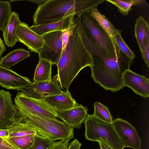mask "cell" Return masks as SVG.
Listing matches in <instances>:
<instances>
[{"label": "cell", "instance_id": "1", "mask_svg": "<svg viewBox=\"0 0 149 149\" xmlns=\"http://www.w3.org/2000/svg\"><path fill=\"white\" fill-rule=\"evenodd\" d=\"M94 55L92 49L82 39L76 29L56 65L58 73L52 80L60 88L69 91L79 72L84 68L92 65Z\"/></svg>", "mask_w": 149, "mask_h": 149}, {"label": "cell", "instance_id": "2", "mask_svg": "<svg viewBox=\"0 0 149 149\" xmlns=\"http://www.w3.org/2000/svg\"><path fill=\"white\" fill-rule=\"evenodd\" d=\"M79 23L76 29L81 38L92 49L94 55L111 58L121 52L113 40L92 16L91 10L84 11L77 17Z\"/></svg>", "mask_w": 149, "mask_h": 149}, {"label": "cell", "instance_id": "3", "mask_svg": "<svg viewBox=\"0 0 149 149\" xmlns=\"http://www.w3.org/2000/svg\"><path fill=\"white\" fill-rule=\"evenodd\" d=\"M105 0H46L39 5L33 16L34 25L61 21L72 15L97 8Z\"/></svg>", "mask_w": 149, "mask_h": 149}, {"label": "cell", "instance_id": "4", "mask_svg": "<svg viewBox=\"0 0 149 149\" xmlns=\"http://www.w3.org/2000/svg\"><path fill=\"white\" fill-rule=\"evenodd\" d=\"M133 61L122 52L111 58L94 55L93 63L90 67L91 76L96 83L105 89L113 92L118 91L124 87L123 75L126 70L130 69Z\"/></svg>", "mask_w": 149, "mask_h": 149}, {"label": "cell", "instance_id": "5", "mask_svg": "<svg viewBox=\"0 0 149 149\" xmlns=\"http://www.w3.org/2000/svg\"><path fill=\"white\" fill-rule=\"evenodd\" d=\"M25 122L35 128L37 134L54 141L58 140L70 139L74 137V129L63 122L30 113L20 112Z\"/></svg>", "mask_w": 149, "mask_h": 149}, {"label": "cell", "instance_id": "6", "mask_svg": "<svg viewBox=\"0 0 149 149\" xmlns=\"http://www.w3.org/2000/svg\"><path fill=\"white\" fill-rule=\"evenodd\" d=\"M84 124L85 136L87 140L103 142L113 149H124L112 123L102 120L93 114H88Z\"/></svg>", "mask_w": 149, "mask_h": 149}, {"label": "cell", "instance_id": "7", "mask_svg": "<svg viewBox=\"0 0 149 149\" xmlns=\"http://www.w3.org/2000/svg\"><path fill=\"white\" fill-rule=\"evenodd\" d=\"M15 104L20 112H28L47 118L57 119L56 110L44 100L28 97L21 92H18L14 99Z\"/></svg>", "mask_w": 149, "mask_h": 149}, {"label": "cell", "instance_id": "8", "mask_svg": "<svg viewBox=\"0 0 149 149\" xmlns=\"http://www.w3.org/2000/svg\"><path fill=\"white\" fill-rule=\"evenodd\" d=\"M8 92L0 90V129L8 130L14 124L23 122V118Z\"/></svg>", "mask_w": 149, "mask_h": 149}, {"label": "cell", "instance_id": "9", "mask_svg": "<svg viewBox=\"0 0 149 149\" xmlns=\"http://www.w3.org/2000/svg\"><path fill=\"white\" fill-rule=\"evenodd\" d=\"M62 31H56L42 36L44 42L38 53L39 60L44 59L57 65L62 54Z\"/></svg>", "mask_w": 149, "mask_h": 149}, {"label": "cell", "instance_id": "10", "mask_svg": "<svg viewBox=\"0 0 149 149\" xmlns=\"http://www.w3.org/2000/svg\"><path fill=\"white\" fill-rule=\"evenodd\" d=\"M112 124L124 147L141 148V139L132 125L120 118L115 119Z\"/></svg>", "mask_w": 149, "mask_h": 149}, {"label": "cell", "instance_id": "11", "mask_svg": "<svg viewBox=\"0 0 149 149\" xmlns=\"http://www.w3.org/2000/svg\"><path fill=\"white\" fill-rule=\"evenodd\" d=\"M63 91L54 81L33 82L23 88L22 93L27 96L36 99L44 100L48 97L62 93Z\"/></svg>", "mask_w": 149, "mask_h": 149}, {"label": "cell", "instance_id": "12", "mask_svg": "<svg viewBox=\"0 0 149 149\" xmlns=\"http://www.w3.org/2000/svg\"><path fill=\"white\" fill-rule=\"evenodd\" d=\"M32 82L27 77L0 65V86L1 87L8 89L22 91Z\"/></svg>", "mask_w": 149, "mask_h": 149}, {"label": "cell", "instance_id": "13", "mask_svg": "<svg viewBox=\"0 0 149 149\" xmlns=\"http://www.w3.org/2000/svg\"><path fill=\"white\" fill-rule=\"evenodd\" d=\"M17 34L18 41L31 52L38 53L39 52L44 42L43 38L31 30L27 24L21 22L18 27Z\"/></svg>", "mask_w": 149, "mask_h": 149}, {"label": "cell", "instance_id": "14", "mask_svg": "<svg viewBox=\"0 0 149 149\" xmlns=\"http://www.w3.org/2000/svg\"><path fill=\"white\" fill-rule=\"evenodd\" d=\"M123 78L124 86L130 88L136 94L144 98L149 97V78L134 73L130 69L125 72Z\"/></svg>", "mask_w": 149, "mask_h": 149}, {"label": "cell", "instance_id": "15", "mask_svg": "<svg viewBox=\"0 0 149 149\" xmlns=\"http://www.w3.org/2000/svg\"><path fill=\"white\" fill-rule=\"evenodd\" d=\"M56 111L58 118L73 129L80 128L88 114L87 108L81 104L69 109Z\"/></svg>", "mask_w": 149, "mask_h": 149}, {"label": "cell", "instance_id": "16", "mask_svg": "<svg viewBox=\"0 0 149 149\" xmlns=\"http://www.w3.org/2000/svg\"><path fill=\"white\" fill-rule=\"evenodd\" d=\"M44 100L55 109L58 111L69 109L79 105L72 97L69 91H63L61 94L47 97Z\"/></svg>", "mask_w": 149, "mask_h": 149}, {"label": "cell", "instance_id": "17", "mask_svg": "<svg viewBox=\"0 0 149 149\" xmlns=\"http://www.w3.org/2000/svg\"><path fill=\"white\" fill-rule=\"evenodd\" d=\"M74 15H72L59 22L33 25L29 27L35 32L41 36L51 32L62 31L74 24Z\"/></svg>", "mask_w": 149, "mask_h": 149}, {"label": "cell", "instance_id": "18", "mask_svg": "<svg viewBox=\"0 0 149 149\" xmlns=\"http://www.w3.org/2000/svg\"><path fill=\"white\" fill-rule=\"evenodd\" d=\"M21 22L18 14L16 12H12L2 31L5 43L8 47H13L18 41L17 32L19 25Z\"/></svg>", "mask_w": 149, "mask_h": 149}, {"label": "cell", "instance_id": "19", "mask_svg": "<svg viewBox=\"0 0 149 149\" xmlns=\"http://www.w3.org/2000/svg\"><path fill=\"white\" fill-rule=\"evenodd\" d=\"M135 36L140 52L149 44V25L141 15L136 20L134 28Z\"/></svg>", "mask_w": 149, "mask_h": 149}, {"label": "cell", "instance_id": "20", "mask_svg": "<svg viewBox=\"0 0 149 149\" xmlns=\"http://www.w3.org/2000/svg\"><path fill=\"white\" fill-rule=\"evenodd\" d=\"M30 56L29 52L23 49L14 50L1 58L0 65L11 68V67Z\"/></svg>", "mask_w": 149, "mask_h": 149}, {"label": "cell", "instance_id": "21", "mask_svg": "<svg viewBox=\"0 0 149 149\" xmlns=\"http://www.w3.org/2000/svg\"><path fill=\"white\" fill-rule=\"evenodd\" d=\"M52 64L44 59L39 60L35 70L33 82L51 81Z\"/></svg>", "mask_w": 149, "mask_h": 149}, {"label": "cell", "instance_id": "22", "mask_svg": "<svg viewBox=\"0 0 149 149\" xmlns=\"http://www.w3.org/2000/svg\"><path fill=\"white\" fill-rule=\"evenodd\" d=\"M91 14L110 38L113 40V37L118 32V29H116L112 24L104 15L102 14L97 8L91 9Z\"/></svg>", "mask_w": 149, "mask_h": 149}, {"label": "cell", "instance_id": "23", "mask_svg": "<svg viewBox=\"0 0 149 149\" xmlns=\"http://www.w3.org/2000/svg\"><path fill=\"white\" fill-rule=\"evenodd\" d=\"M8 130L9 132V137L22 136L37 134L35 128L24 122L15 123Z\"/></svg>", "mask_w": 149, "mask_h": 149}, {"label": "cell", "instance_id": "24", "mask_svg": "<svg viewBox=\"0 0 149 149\" xmlns=\"http://www.w3.org/2000/svg\"><path fill=\"white\" fill-rule=\"evenodd\" d=\"M106 1L116 6L118 11L123 15H127L132 10V7L143 3L141 0H106Z\"/></svg>", "mask_w": 149, "mask_h": 149}, {"label": "cell", "instance_id": "25", "mask_svg": "<svg viewBox=\"0 0 149 149\" xmlns=\"http://www.w3.org/2000/svg\"><path fill=\"white\" fill-rule=\"evenodd\" d=\"M35 134L8 137V140L19 149H29L33 144Z\"/></svg>", "mask_w": 149, "mask_h": 149}, {"label": "cell", "instance_id": "26", "mask_svg": "<svg viewBox=\"0 0 149 149\" xmlns=\"http://www.w3.org/2000/svg\"><path fill=\"white\" fill-rule=\"evenodd\" d=\"M93 115L104 122L112 123L113 119L108 108L101 103L96 102L94 104Z\"/></svg>", "mask_w": 149, "mask_h": 149}, {"label": "cell", "instance_id": "27", "mask_svg": "<svg viewBox=\"0 0 149 149\" xmlns=\"http://www.w3.org/2000/svg\"><path fill=\"white\" fill-rule=\"evenodd\" d=\"M121 30L118 29V32L113 37V39L120 52L129 59L133 60L135 57V54L123 39L121 34Z\"/></svg>", "mask_w": 149, "mask_h": 149}, {"label": "cell", "instance_id": "28", "mask_svg": "<svg viewBox=\"0 0 149 149\" xmlns=\"http://www.w3.org/2000/svg\"><path fill=\"white\" fill-rule=\"evenodd\" d=\"M10 2L0 0V31L4 29L12 13Z\"/></svg>", "mask_w": 149, "mask_h": 149}, {"label": "cell", "instance_id": "29", "mask_svg": "<svg viewBox=\"0 0 149 149\" xmlns=\"http://www.w3.org/2000/svg\"><path fill=\"white\" fill-rule=\"evenodd\" d=\"M54 141L37 134L35 136L33 145L29 149H47Z\"/></svg>", "mask_w": 149, "mask_h": 149}, {"label": "cell", "instance_id": "30", "mask_svg": "<svg viewBox=\"0 0 149 149\" xmlns=\"http://www.w3.org/2000/svg\"><path fill=\"white\" fill-rule=\"evenodd\" d=\"M76 24H74L67 29L62 31V54L65 51L68 42L70 37L72 35L76 29Z\"/></svg>", "mask_w": 149, "mask_h": 149}, {"label": "cell", "instance_id": "31", "mask_svg": "<svg viewBox=\"0 0 149 149\" xmlns=\"http://www.w3.org/2000/svg\"><path fill=\"white\" fill-rule=\"evenodd\" d=\"M70 139H65L54 142L47 149H67Z\"/></svg>", "mask_w": 149, "mask_h": 149}, {"label": "cell", "instance_id": "32", "mask_svg": "<svg viewBox=\"0 0 149 149\" xmlns=\"http://www.w3.org/2000/svg\"><path fill=\"white\" fill-rule=\"evenodd\" d=\"M0 149H19L10 142L7 138L0 137Z\"/></svg>", "mask_w": 149, "mask_h": 149}, {"label": "cell", "instance_id": "33", "mask_svg": "<svg viewBox=\"0 0 149 149\" xmlns=\"http://www.w3.org/2000/svg\"><path fill=\"white\" fill-rule=\"evenodd\" d=\"M142 56L148 67H149V44L141 52Z\"/></svg>", "mask_w": 149, "mask_h": 149}, {"label": "cell", "instance_id": "34", "mask_svg": "<svg viewBox=\"0 0 149 149\" xmlns=\"http://www.w3.org/2000/svg\"><path fill=\"white\" fill-rule=\"evenodd\" d=\"M81 143L76 139L68 143L67 149H81Z\"/></svg>", "mask_w": 149, "mask_h": 149}, {"label": "cell", "instance_id": "35", "mask_svg": "<svg viewBox=\"0 0 149 149\" xmlns=\"http://www.w3.org/2000/svg\"><path fill=\"white\" fill-rule=\"evenodd\" d=\"M0 137L7 138L9 137L8 130L0 129Z\"/></svg>", "mask_w": 149, "mask_h": 149}, {"label": "cell", "instance_id": "36", "mask_svg": "<svg viewBox=\"0 0 149 149\" xmlns=\"http://www.w3.org/2000/svg\"><path fill=\"white\" fill-rule=\"evenodd\" d=\"M6 50V48L3 41L0 37V57Z\"/></svg>", "mask_w": 149, "mask_h": 149}, {"label": "cell", "instance_id": "37", "mask_svg": "<svg viewBox=\"0 0 149 149\" xmlns=\"http://www.w3.org/2000/svg\"><path fill=\"white\" fill-rule=\"evenodd\" d=\"M99 144L100 149H113L105 143L101 142H98Z\"/></svg>", "mask_w": 149, "mask_h": 149}, {"label": "cell", "instance_id": "38", "mask_svg": "<svg viewBox=\"0 0 149 149\" xmlns=\"http://www.w3.org/2000/svg\"><path fill=\"white\" fill-rule=\"evenodd\" d=\"M46 0H29V1L35 3L39 6L44 2Z\"/></svg>", "mask_w": 149, "mask_h": 149}]
</instances>
